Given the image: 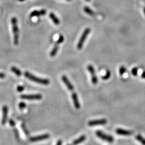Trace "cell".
Segmentation results:
<instances>
[{
  "mask_svg": "<svg viewBox=\"0 0 145 145\" xmlns=\"http://www.w3.org/2000/svg\"><path fill=\"white\" fill-rule=\"evenodd\" d=\"M11 23L13 35V43L15 45H17L19 41V29L18 21L16 17H13L11 19Z\"/></svg>",
  "mask_w": 145,
  "mask_h": 145,
  "instance_id": "6da1fadb",
  "label": "cell"
},
{
  "mask_svg": "<svg viewBox=\"0 0 145 145\" xmlns=\"http://www.w3.org/2000/svg\"><path fill=\"white\" fill-rule=\"evenodd\" d=\"M24 76L31 81H32L34 82L38 83L40 84L48 85L50 83V81L48 79H42L40 78V77H37L35 75L29 73V71H25V72L24 73Z\"/></svg>",
  "mask_w": 145,
  "mask_h": 145,
  "instance_id": "7a4b0ae2",
  "label": "cell"
},
{
  "mask_svg": "<svg viewBox=\"0 0 145 145\" xmlns=\"http://www.w3.org/2000/svg\"><path fill=\"white\" fill-rule=\"evenodd\" d=\"M91 31V30L90 28H87L84 30L83 32L82 33V35H81L80 39L79 40L78 43L77 44V48L78 50L82 49V48L83 46V44L84 43L85 41H86L87 37L89 35Z\"/></svg>",
  "mask_w": 145,
  "mask_h": 145,
  "instance_id": "3957f363",
  "label": "cell"
},
{
  "mask_svg": "<svg viewBox=\"0 0 145 145\" xmlns=\"http://www.w3.org/2000/svg\"><path fill=\"white\" fill-rule=\"evenodd\" d=\"M96 134L98 138L101 139L102 140L106 141L107 142L111 143L113 142L114 140L112 136H111V135L106 134L105 133L102 132V131H100L99 130L96 131Z\"/></svg>",
  "mask_w": 145,
  "mask_h": 145,
  "instance_id": "277c9868",
  "label": "cell"
},
{
  "mask_svg": "<svg viewBox=\"0 0 145 145\" xmlns=\"http://www.w3.org/2000/svg\"><path fill=\"white\" fill-rule=\"evenodd\" d=\"M87 69H88V71H89V73H90L91 76V81L92 83L93 84H96L98 82V79L96 76L95 70V69L94 67L92 66V65H89L87 66Z\"/></svg>",
  "mask_w": 145,
  "mask_h": 145,
  "instance_id": "5b68a950",
  "label": "cell"
},
{
  "mask_svg": "<svg viewBox=\"0 0 145 145\" xmlns=\"http://www.w3.org/2000/svg\"><path fill=\"white\" fill-rule=\"evenodd\" d=\"M42 96L41 94H30V95H22L21 96V98L24 99L29 100H39L41 99Z\"/></svg>",
  "mask_w": 145,
  "mask_h": 145,
  "instance_id": "8992f818",
  "label": "cell"
},
{
  "mask_svg": "<svg viewBox=\"0 0 145 145\" xmlns=\"http://www.w3.org/2000/svg\"><path fill=\"white\" fill-rule=\"evenodd\" d=\"M50 135L49 134H44L42 135H38V136L31 137L30 138V141L31 142H37L40 141L44 140L50 138Z\"/></svg>",
  "mask_w": 145,
  "mask_h": 145,
  "instance_id": "52a82bcc",
  "label": "cell"
},
{
  "mask_svg": "<svg viewBox=\"0 0 145 145\" xmlns=\"http://www.w3.org/2000/svg\"><path fill=\"white\" fill-rule=\"evenodd\" d=\"M8 116V107L6 105H4L2 107V124L4 125L6 124Z\"/></svg>",
  "mask_w": 145,
  "mask_h": 145,
  "instance_id": "ba28073f",
  "label": "cell"
},
{
  "mask_svg": "<svg viewBox=\"0 0 145 145\" xmlns=\"http://www.w3.org/2000/svg\"><path fill=\"white\" fill-rule=\"evenodd\" d=\"M107 123V120L105 119H98V120H93L89 121L88 125L90 126H93L96 125H105Z\"/></svg>",
  "mask_w": 145,
  "mask_h": 145,
  "instance_id": "9c48e42d",
  "label": "cell"
},
{
  "mask_svg": "<svg viewBox=\"0 0 145 145\" xmlns=\"http://www.w3.org/2000/svg\"><path fill=\"white\" fill-rule=\"evenodd\" d=\"M61 79L63 82L65 83V84L66 87H67L68 89L70 91H73L74 89V87L73 86V85L71 83V82L69 81V79H68V77L66 76L65 75H63L61 77Z\"/></svg>",
  "mask_w": 145,
  "mask_h": 145,
  "instance_id": "30bf717a",
  "label": "cell"
},
{
  "mask_svg": "<svg viewBox=\"0 0 145 145\" xmlns=\"http://www.w3.org/2000/svg\"><path fill=\"white\" fill-rule=\"evenodd\" d=\"M47 13V11L45 9H41L40 10H33L31 12L30 15V17H39L41 16H44Z\"/></svg>",
  "mask_w": 145,
  "mask_h": 145,
  "instance_id": "8fae6325",
  "label": "cell"
},
{
  "mask_svg": "<svg viewBox=\"0 0 145 145\" xmlns=\"http://www.w3.org/2000/svg\"><path fill=\"white\" fill-rule=\"evenodd\" d=\"M116 133L119 135H125V136H129L133 134V132L131 131L126 130L121 128H117L116 129Z\"/></svg>",
  "mask_w": 145,
  "mask_h": 145,
  "instance_id": "7c38bea8",
  "label": "cell"
},
{
  "mask_svg": "<svg viewBox=\"0 0 145 145\" xmlns=\"http://www.w3.org/2000/svg\"><path fill=\"white\" fill-rule=\"evenodd\" d=\"M71 97H72V99L73 100V103L74 104L75 108H76V109H79L81 107L80 104L79 102V99L78 97H77V95L75 92L73 93L71 95Z\"/></svg>",
  "mask_w": 145,
  "mask_h": 145,
  "instance_id": "4fadbf2b",
  "label": "cell"
},
{
  "mask_svg": "<svg viewBox=\"0 0 145 145\" xmlns=\"http://www.w3.org/2000/svg\"><path fill=\"white\" fill-rule=\"evenodd\" d=\"M49 17L54 24L56 25H58L60 24V19L58 18L57 16L53 12L50 13L49 14Z\"/></svg>",
  "mask_w": 145,
  "mask_h": 145,
  "instance_id": "5bb4252c",
  "label": "cell"
},
{
  "mask_svg": "<svg viewBox=\"0 0 145 145\" xmlns=\"http://www.w3.org/2000/svg\"><path fill=\"white\" fill-rule=\"evenodd\" d=\"M86 135H81V137H79V138L75 139L74 141L73 142V144L74 145H79V144H80V143H82V142H83L84 141H85V140H86Z\"/></svg>",
  "mask_w": 145,
  "mask_h": 145,
  "instance_id": "9a60e30c",
  "label": "cell"
},
{
  "mask_svg": "<svg viewBox=\"0 0 145 145\" xmlns=\"http://www.w3.org/2000/svg\"><path fill=\"white\" fill-rule=\"evenodd\" d=\"M11 70L12 71V72H13L16 75V76H21V75H22V71L20 70V69H19L18 68H17L15 66H12L11 67Z\"/></svg>",
  "mask_w": 145,
  "mask_h": 145,
  "instance_id": "2e32d148",
  "label": "cell"
},
{
  "mask_svg": "<svg viewBox=\"0 0 145 145\" xmlns=\"http://www.w3.org/2000/svg\"><path fill=\"white\" fill-rule=\"evenodd\" d=\"M58 50H59V46H58V44H55V45L54 46L53 49L52 50V51L50 52V55L51 56V57H55L56 54H57Z\"/></svg>",
  "mask_w": 145,
  "mask_h": 145,
  "instance_id": "e0dca14e",
  "label": "cell"
},
{
  "mask_svg": "<svg viewBox=\"0 0 145 145\" xmlns=\"http://www.w3.org/2000/svg\"><path fill=\"white\" fill-rule=\"evenodd\" d=\"M83 10L85 12H86L87 14H88L90 16H94V11L92 10L91 9H90L89 7L86 6L84 7Z\"/></svg>",
  "mask_w": 145,
  "mask_h": 145,
  "instance_id": "ac0fdd59",
  "label": "cell"
},
{
  "mask_svg": "<svg viewBox=\"0 0 145 145\" xmlns=\"http://www.w3.org/2000/svg\"><path fill=\"white\" fill-rule=\"evenodd\" d=\"M135 138H136L137 140L140 142L142 145H145V139L143 138L141 135L138 134L135 137Z\"/></svg>",
  "mask_w": 145,
  "mask_h": 145,
  "instance_id": "d6986e66",
  "label": "cell"
},
{
  "mask_svg": "<svg viewBox=\"0 0 145 145\" xmlns=\"http://www.w3.org/2000/svg\"><path fill=\"white\" fill-rule=\"evenodd\" d=\"M110 76H111V73L109 70H107L105 74L102 77V79H103L104 80H107L110 78Z\"/></svg>",
  "mask_w": 145,
  "mask_h": 145,
  "instance_id": "ffe728a7",
  "label": "cell"
},
{
  "mask_svg": "<svg viewBox=\"0 0 145 145\" xmlns=\"http://www.w3.org/2000/svg\"><path fill=\"white\" fill-rule=\"evenodd\" d=\"M63 41H64V37L62 35V34H60V35L59 36V38H58L57 42H56V44L59 45V44H60L62 42H63Z\"/></svg>",
  "mask_w": 145,
  "mask_h": 145,
  "instance_id": "44dd1931",
  "label": "cell"
},
{
  "mask_svg": "<svg viewBox=\"0 0 145 145\" xmlns=\"http://www.w3.org/2000/svg\"><path fill=\"white\" fill-rule=\"evenodd\" d=\"M21 126H22V128L23 129V131H24L25 134L26 136H29V131H28V129H27L26 128L25 125L24 124H22V125H21Z\"/></svg>",
  "mask_w": 145,
  "mask_h": 145,
  "instance_id": "7402d4cb",
  "label": "cell"
},
{
  "mask_svg": "<svg viewBox=\"0 0 145 145\" xmlns=\"http://www.w3.org/2000/svg\"><path fill=\"white\" fill-rule=\"evenodd\" d=\"M138 69L137 68L134 67L132 69V74L134 75V76H137V75H138Z\"/></svg>",
  "mask_w": 145,
  "mask_h": 145,
  "instance_id": "603a6c76",
  "label": "cell"
},
{
  "mask_svg": "<svg viewBox=\"0 0 145 145\" xmlns=\"http://www.w3.org/2000/svg\"><path fill=\"white\" fill-rule=\"evenodd\" d=\"M19 108L21 110L24 109L26 107V104L24 103V102H21V103H19Z\"/></svg>",
  "mask_w": 145,
  "mask_h": 145,
  "instance_id": "cb8c5ba5",
  "label": "cell"
},
{
  "mask_svg": "<svg viewBox=\"0 0 145 145\" xmlns=\"http://www.w3.org/2000/svg\"><path fill=\"white\" fill-rule=\"evenodd\" d=\"M126 71V68L123 66H121L119 69V73L120 75H123Z\"/></svg>",
  "mask_w": 145,
  "mask_h": 145,
  "instance_id": "d4e9b609",
  "label": "cell"
},
{
  "mask_svg": "<svg viewBox=\"0 0 145 145\" xmlns=\"http://www.w3.org/2000/svg\"><path fill=\"white\" fill-rule=\"evenodd\" d=\"M24 87H23L22 86H18V87H17V90L18 92H22L23 90H24Z\"/></svg>",
  "mask_w": 145,
  "mask_h": 145,
  "instance_id": "484cf974",
  "label": "cell"
},
{
  "mask_svg": "<svg viewBox=\"0 0 145 145\" xmlns=\"http://www.w3.org/2000/svg\"><path fill=\"white\" fill-rule=\"evenodd\" d=\"M9 124L10 125V126H15V122L14 121V120H13L10 119L9 121Z\"/></svg>",
  "mask_w": 145,
  "mask_h": 145,
  "instance_id": "4316f807",
  "label": "cell"
},
{
  "mask_svg": "<svg viewBox=\"0 0 145 145\" xmlns=\"http://www.w3.org/2000/svg\"><path fill=\"white\" fill-rule=\"evenodd\" d=\"M14 133H15V135H16V138L17 139H18L19 137V133H18V130H17V129H16V128L14 129Z\"/></svg>",
  "mask_w": 145,
  "mask_h": 145,
  "instance_id": "83f0119b",
  "label": "cell"
},
{
  "mask_svg": "<svg viewBox=\"0 0 145 145\" xmlns=\"http://www.w3.org/2000/svg\"><path fill=\"white\" fill-rule=\"evenodd\" d=\"M5 77V74L4 73H0V79H3Z\"/></svg>",
  "mask_w": 145,
  "mask_h": 145,
  "instance_id": "f1b7e54d",
  "label": "cell"
},
{
  "mask_svg": "<svg viewBox=\"0 0 145 145\" xmlns=\"http://www.w3.org/2000/svg\"><path fill=\"white\" fill-rule=\"evenodd\" d=\"M62 141L61 139H59V140L57 141L56 145H62Z\"/></svg>",
  "mask_w": 145,
  "mask_h": 145,
  "instance_id": "f546056e",
  "label": "cell"
},
{
  "mask_svg": "<svg viewBox=\"0 0 145 145\" xmlns=\"http://www.w3.org/2000/svg\"><path fill=\"white\" fill-rule=\"evenodd\" d=\"M141 77H142V79H145V71H144V72L142 73Z\"/></svg>",
  "mask_w": 145,
  "mask_h": 145,
  "instance_id": "4dcf8cb0",
  "label": "cell"
},
{
  "mask_svg": "<svg viewBox=\"0 0 145 145\" xmlns=\"http://www.w3.org/2000/svg\"><path fill=\"white\" fill-rule=\"evenodd\" d=\"M18 1H19V2H23V1H24L25 0H18Z\"/></svg>",
  "mask_w": 145,
  "mask_h": 145,
  "instance_id": "1f68e13d",
  "label": "cell"
},
{
  "mask_svg": "<svg viewBox=\"0 0 145 145\" xmlns=\"http://www.w3.org/2000/svg\"><path fill=\"white\" fill-rule=\"evenodd\" d=\"M144 12L145 15V8H144Z\"/></svg>",
  "mask_w": 145,
  "mask_h": 145,
  "instance_id": "d6a6232c",
  "label": "cell"
},
{
  "mask_svg": "<svg viewBox=\"0 0 145 145\" xmlns=\"http://www.w3.org/2000/svg\"><path fill=\"white\" fill-rule=\"evenodd\" d=\"M86 1H87V2H89V1H90L91 0H86Z\"/></svg>",
  "mask_w": 145,
  "mask_h": 145,
  "instance_id": "836d02e7",
  "label": "cell"
},
{
  "mask_svg": "<svg viewBox=\"0 0 145 145\" xmlns=\"http://www.w3.org/2000/svg\"><path fill=\"white\" fill-rule=\"evenodd\" d=\"M66 1H71V0H66Z\"/></svg>",
  "mask_w": 145,
  "mask_h": 145,
  "instance_id": "e575fe53",
  "label": "cell"
},
{
  "mask_svg": "<svg viewBox=\"0 0 145 145\" xmlns=\"http://www.w3.org/2000/svg\"></svg>",
  "mask_w": 145,
  "mask_h": 145,
  "instance_id": "d590c367",
  "label": "cell"
}]
</instances>
